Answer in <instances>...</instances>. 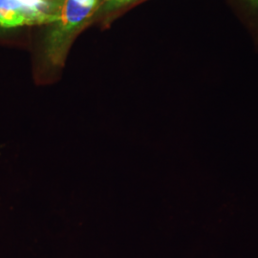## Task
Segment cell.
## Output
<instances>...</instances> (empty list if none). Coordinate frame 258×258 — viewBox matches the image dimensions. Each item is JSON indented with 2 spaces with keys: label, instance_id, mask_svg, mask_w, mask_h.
<instances>
[{
  "label": "cell",
  "instance_id": "1",
  "mask_svg": "<svg viewBox=\"0 0 258 258\" xmlns=\"http://www.w3.org/2000/svg\"><path fill=\"white\" fill-rule=\"evenodd\" d=\"M102 0H55V19L47 33V62L61 68L75 37L100 13Z\"/></svg>",
  "mask_w": 258,
  "mask_h": 258
},
{
  "label": "cell",
  "instance_id": "2",
  "mask_svg": "<svg viewBox=\"0 0 258 258\" xmlns=\"http://www.w3.org/2000/svg\"><path fill=\"white\" fill-rule=\"evenodd\" d=\"M136 0H102L101 2V12L108 13V12H113L115 10L120 9L126 5H129L130 3L134 2Z\"/></svg>",
  "mask_w": 258,
  "mask_h": 258
},
{
  "label": "cell",
  "instance_id": "3",
  "mask_svg": "<svg viewBox=\"0 0 258 258\" xmlns=\"http://www.w3.org/2000/svg\"><path fill=\"white\" fill-rule=\"evenodd\" d=\"M252 1H254V2H256V3H258V0H252Z\"/></svg>",
  "mask_w": 258,
  "mask_h": 258
}]
</instances>
